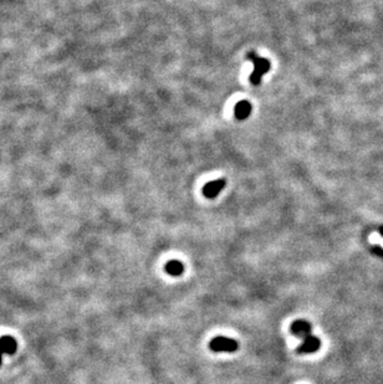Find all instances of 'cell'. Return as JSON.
Instances as JSON below:
<instances>
[{
  "mask_svg": "<svg viewBox=\"0 0 383 384\" xmlns=\"http://www.w3.org/2000/svg\"><path fill=\"white\" fill-rule=\"evenodd\" d=\"M248 60H250L251 63L254 64V68H255V70H254L253 74L250 75V82L256 86L260 85L261 80H263V76L270 70V63H269L266 59L260 58V56L256 55L254 51L248 54Z\"/></svg>",
  "mask_w": 383,
  "mask_h": 384,
  "instance_id": "1",
  "label": "cell"
},
{
  "mask_svg": "<svg viewBox=\"0 0 383 384\" xmlns=\"http://www.w3.org/2000/svg\"><path fill=\"white\" fill-rule=\"evenodd\" d=\"M238 342L233 338H228V337H223V336H216L215 338L211 339L209 342V348L211 349L213 352H228V353H231V352L238 351Z\"/></svg>",
  "mask_w": 383,
  "mask_h": 384,
  "instance_id": "2",
  "label": "cell"
},
{
  "mask_svg": "<svg viewBox=\"0 0 383 384\" xmlns=\"http://www.w3.org/2000/svg\"><path fill=\"white\" fill-rule=\"evenodd\" d=\"M311 329H312L311 324L308 323V322L303 321V319H297V321H295L290 326L291 333L295 334L296 337H298L301 341H305V339H307L308 337L312 336Z\"/></svg>",
  "mask_w": 383,
  "mask_h": 384,
  "instance_id": "3",
  "label": "cell"
},
{
  "mask_svg": "<svg viewBox=\"0 0 383 384\" xmlns=\"http://www.w3.org/2000/svg\"><path fill=\"white\" fill-rule=\"evenodd\" d=\"M224 187H225V180L224 179H218V180H214V182H209L204 185L203 194L205 195V198H208V199H213V198H215L216 195L223 190Z\"/></svg>",
  "mask_w": 383,
  "mask_h": 384,
  "instance_id": "4",
  "label": "cell"
},
{
  "mask_svg": "<svg viewBox=\"0 0 383 384\" xmlns=\"http://www.w3.org/2000/svg\"><path fill=\"white\" fill-rule=\"evenodd\" d=\"M16 351V342L12 337L5 336L0 339V352L5 354H12Z\"/></svg>",
  "mask_w": 383,
  "mask_h": 384,
  "instance_id": "5",
  "label": "cell"
},
{
  "mask_svg": "<svg viewBox=\"0 0 383 384\" xmlns=\"http://www.w3.org/2000/svg\"><path fill=\"white\" fill-rule=\"evenodd\" d=\"M235 117L238 120H245L246 117H249V115L251 113V105L248 101H240L235 105Z\"/></svg>",
  "mask_w": 383,
  "mask_h": 384,
  "instance_id": "6",
  "label": "cell"
},
{
  "mask_svg": "<svg viewBox=\"0 0 383 384\" xmlns=\"http://www.w3.org/2000/svg\"><path fill=\"white\" fill-rule=\"evenodd\" d=\"M166 271L171 276H181L184 271V266L178 260H171L166 264Z\"/></svg>",
  "mask_w": 383,
  "mask_h": 384,
  "instance_id": "7",
  "label": "cell"
},
{
  "mask_svg": "<svg viewBox=\"0 0 383 384\" xmlns=\"http://www.w3.org/2000/svg\"><path fill=\"white\" fill-rule=\"evenodd\" d=\"M1 356H2V353L0 352V363H1Z\"/></svg>",
  "mask_w": 383,
  "mask_h": 384,
  "instance_id": "8",
  "label": "cell"
}]
</instances>
